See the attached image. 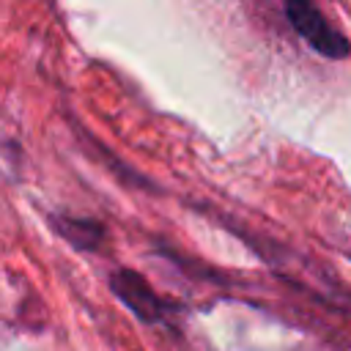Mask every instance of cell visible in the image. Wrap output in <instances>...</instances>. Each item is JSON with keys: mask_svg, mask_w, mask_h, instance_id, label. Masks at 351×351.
<instances>
[{"mask_svg": "<svg viewBox=\"0 0 351 351\" xmlns=\"http://www.w3.org/2000/svg\"><path fill=\"white\" fill-rule=\"evenodd\" d=\"M110 288L112 293L145 324H156L165 315V304L162 299L154 293V288L132 269H118L110 277Z\"/></svg>", "mask_w": 351, "mask_h": 351, "instance_id": "2", "label": "cell"}, {"mask_svg": "<svg viewBox=\"0 0 351 351\" xmlns=\"http://www.w3.org/2000/svg\"><path fill=\"white\" fill-rule=\"evenodd\" d=\"M52 228L77 250H96L104 239V228L93 219H74V217H52Z\"/></svg>", "mask_w": 351, "mask_h": 351, "instance_id": "3", "label": "cell"}, {"mask_svg": "<svg viewBox=\"0 0 351 351\" xmlns=\"http://www.w3.org/2000/svg\"><path fill=\"white\" fill-rule=\"evenodd\" d=\"M285 16L291 22V27L324 58L329 60H340V58H348L351 52V44L348 38L335 30L326 16L310 3V0H285Z\"/></svg>", "mask_w": 351, "mask_h": 351, "instance_id": "1", "label": "cell"}]
</instances>
